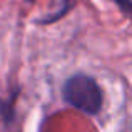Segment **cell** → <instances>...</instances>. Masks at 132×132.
Segmentation results:
<instances>
[{
  "mask_svg": "<svg viewBox=\"0 0 132 132\" xmlns=\"http://www.w3.org/2000/svg\"><path fill=\"white\" fill-rule=\"evenodd\" d=\"M30 2H32V0H30Z\"/></svg>",
  "mask_w": 132,
  "mask_h": 132,
  "instance_id": "cell-2",
  "label": "cell"
},
{
  "mask_svg": "<svg viewBox=\"0 0 132 132\" xmlns=\"http://www.w3.org/2000/svg\"><path fill=\"white\" fill-rule=\"evenodd\" d=\"M64 97L70 105L85 114H97L102 105V92L94 79L87 75H74L64 87Z\"/></svg>",
  "mask_w": 132,
  "mask_h": 132,
  "instance_id": "cell-1",
  "label": "cell"
}]
</instances>
